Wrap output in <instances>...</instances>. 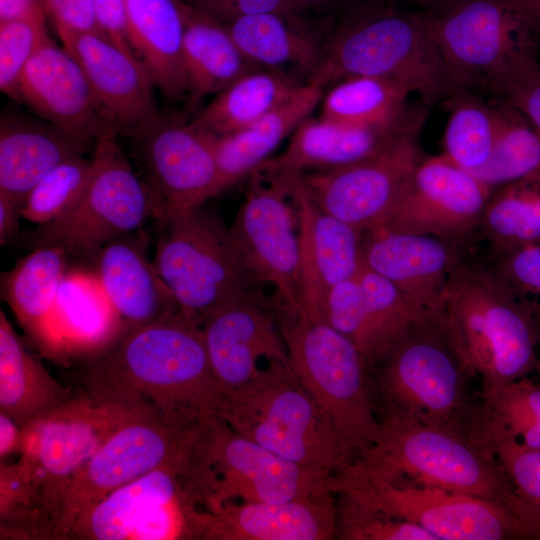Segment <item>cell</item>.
<instances>
[{"instance_id":"cell-1","label":"cell","mask_w":540,"mask_h":540,"mask_svg":"<svg viewBox=\"0 0 540 540\" xmlns=\"http://www.w3.org/2000/svg\"><path fill=\"white\" fill-rule=\"evenodd\" d=\"M84 382L97 402L194 419L217 417L224 396L201 327L181 314L127 330L91 360Z\"/></svg>"},{"instance_id":"cell-2","label":"cell","mask_w":540,"mask_h":540,"mask_svg":"<svg viewBox=\"0 0 540 540\" xmlns=\"http://www.w3.org/2000/svg\"><path fill=\"white\" fill-rule=\"evenodd\" d=\"M324 56L307 83L322 87L358 76L394 80L425 105L453 94L449 74L423 11L346 0Z\"/></svg>"},{"instance_id":"cell-3","label":"cell","mask_w":540,"mask_h":540,"mask_svg":"<svg viewBox=\"0 0 540 540\" xmlns=\"http://www.w3.org/2000/svg\"><path fill=\"white\" fill-rule=\"evenodd\" d=\"M443 332L480 389L540 374V324L471 252L450 273Z\"/></svg>"},{"instance_id":"cell-4","label":"cell","mask_w":540,"mask_h":540,"mask_svg":"<svg viewBox=\"0 0 540 540\" xmlns=\"http://www.w3.org/2000/svg\"><path fill=\"white\" fill-rule=\"evenodd\" d=\"M474 381L444 332L428 324L416 325L370 371L380 423L438 428L471 441L480 403Z\"/></svg>"},{"instance_id":"cell-5","label":"cell","mask_w":540,"mask_h":540,"mask_svg":"<svg viewBox=\"0 0 540 540\" xmlns=\"http://www.w3.org/2000/svg\"><path fill=\"white\" fill-rule=\"evenodd\" d=\"M395 479L491 500L519 518L512 485L496 456L438 428L381 423L376 442L333 475L329 486L335 494L350 484Z\"/></svg>"},{"instance_id":"cell-6","label":"cell","mask_w":540,"mask_h":540,"mask_svg":"<svg viewBox=\"0 0 540 540\" xmlns=\"http://www.w3.org/2000/svg\"><path fill=\"white\" fill-rule=\"evenodd\" d=\"M217 417L275 454L331 475L355 459L290 362H273L253 381L224 393Z\"/></svg>"},{"instance_id":"cell-7","label":"cell","mask_w":540,"mask_h":540,"mask_svg":"<svg viewBox=\"0 0 540 540\" xmlns=\"http://www.w3.org/2000/svg\"><path fill=\"white\" fill-rule=\"evenodd\" d=\"M423 12L453 93H493L536 60L540 13L532 0H447Z\"/></svg>"},{"instance_id":"cell-8","label":"cell","mask_w":540,"mask_h":540,"mask_svg":"<svg viewBox=\"0 0 540 540\" xmlns=\"http://www.w3.org/2000/svg\"><path fill=\"white\" fill-rule=\"evenodd\" d=\"M292 371L356 456L376 442L381 423L370 367L356 346L323 320L276 299Z\"/></svg>"},{"instance_id":"cell-9","label":"cell","mask_w":540,"mask_h":540,"mask_svg":"<svg viewBox=\"0 0 540 540\" xmlns=\"http://www.w3.org/2000/svg\"><path fill=\"white\" fill-rule=\"evenodd\" d=\"M153 221L158 230L153 263L187 321L201 327L217 309L262 293L234 248L229 227L205 204Z\"/></svg>"},{"instance_id":"cell-10","label":"cell","mask_w":540,"mask_h":540,"mask_svg":"<svg viewBox=\"0 0 540 540\" xmlns=\"http://www.w3.org/2000/svg\"><path fill=\"white\" fill-rule=\"evenodd\" d=\"M332 476L275 454L213 416L203 427L185 484L198 507L215 512L236 500L285 502L331 494Z\"/></svg>"},{"instance_id":"cell-11","label":"cell","mask_w":540,"mask_h":540,"mask_svg":"<svg viewBox=\"0 0 540 540\" xmlns=\"http://www.w3.org/2000/svg\"><path fill=\"white\" fill-rule=\"evenodd\" d=\"M209 418L171 416L152 410L132 415L73 480L57 525L58 538H68L78 517L119 487L161 467L186 473Z\"/></svg>"},{"instance_id":"cell-12","label":"cell","mask_w":540,"mask_h":540,"mask_svg":"<svg viewBox=\"0 0 540 540\" xmlns=\"http://www.w3.org/2000/svg\"><path fill=\"white\" fill-rule=\"evenodd\" d=\"M115 137L106 134L94 144L93 174L80 201L56 220L26 233L27 246L56 245L68 256L94 262L109 241L141 229L152 217L146 184L133 171Z\"/></svg>"},{"instance_id":"cell-13","label":"cell","mask_w":540,"mask_h":540,"mask_svg":"<svg viewBox=\"0 0 540 540\" xmlns=\"http://www.w3.org/2000/svg\"><path fill=\"white\" fill-rule=\"evenodd\" d=\"M138 411L97 402L87 394L74 396L22 427L19 463L38 489L57 538L73 480L102 444Z\"/></svg>"},{"instance_id":"cell-14","label":"cell","mask_w":540,"mask_h":540,"mask_svg":"<svg viewBox=\"0 0 540 540\" xmlns=\"http://www.w3.org/2000/svg\"><path fill=\"white\" fill-rule=\"evenodd\" d=\"M185 471L157 468L109 493L83 512L68 538L85 540L201 539V512Z\"/></svg>"},{"instance_id":"cell-15","label":"cell","mask_w":540,"mask_h":540,"mask_svg":"<svg viewBox=\"0 0 540 540\" xmlns=\"http://www.w3.org/2000/svg\"><path fill=\"white\" fill-rule=\"evenodd\" d=\"M229 235L241 261L277 299L300 309L297 216L287 174L254 172Z\"/></svg>"},{"instance_id":"cell-16","label":"cell","mask_w":540,"mask_h":540,"mask_svg":"<svg viewBox=\"0 0 540 540\" xmlns=\"http://www.w3.org/2000/svg\"><path fill=\"white\" fill-rule=\"evenodd\" d=\"M339 491L353 492L419 525L435 540H529L519 518L491 500L405 479L359 482Z\"/></svg>"},{"instance_id":"cell-17","label":"cell","mask_w":540,"mask_h":540,"mask_svg":"<svg viewBox=\"0 0 540 540\" xmlns=\"http://www.w3.org/2000/svg\"><path fill=\"white\" fill-rule=\"evenodd\" d=\"M418 135L406 136L367 159L299 174L318 206L361 232L395 212L422 160Z\"/></svg>"},{"instance_id":"cell-18","label":"cell","mask_w":540,"mask_h":540,"mask_svg":"<svg viewBox=\"0 0 540 540\" xmlns=\"http://www.w3.org/2000/svg\"><path fill=\"white\" fill-rule=\"evenodd\" d=\"M138 141L153 220L202 206L222 192L215 135L191 122L159 118Z\"/></svg>"},{"instance_id":"cell-19","label":"cell","mask_w":540,"mask_h":540,"mask_svg":"<svg viewBox=\"0 0 540 540\" xmlns=\"http://www.w3.org/2000/svg\"><path fill=\"white\" fill-rule=\"evenodd\" d=\"M492 190L443 153L422 158L397 209L380 227L470 244Z\"/></svg>"},{"instance_id":"cell-20","label":"cell","mask_w":540,"mask_h":540,"mask_svg":"<svg viewBox=\"0 0 540 540\" xmlns=\"http://www.w3.org/2000/svg\"><path fill=\"white\" fill-rule=\"evenodd\" d=\"M469 243L431 235L363 232V263L390 281L425 324L443 331L445 290L454 266L470 253Z\"/></svg>"},{"instance_id":"cell-21","label":"cell","mask_w":540,"mask_h":540,"mask_svg":"<svg viewBox=\"0 0 540 540\" xmlns=\"http://www.w3.org/2000/svg\"><path fill=\"white\" fill-rule=\"evenodd\" d=\"M60 39L81 65L112 132L141 138L160 116L153 97L155 84L139 57L101 32L72 33Z\"/></svg>"},{"instance_id":"cell-22","label":"cell","mask_w":540,"mask_h":540,"mask_svg":"<svg viewBox=\"0 0 540 540\" xmlns=\"http://www.w3.org/2000/svg\"><path fill=\"white\" fill-rule=\"evenodd\" d=\"M201 329L210 365L223 393L256 379L261 361L289 363L276 300L263 293L229 303L206 318Z\"/></svg>"},{"instance_id":"cell-23","label":"cell","mask_w":540,"mask_h":540,"mask_svg":"<svg viewBox=\"0 0 540 540\" xmlns=\"http://www.w3.org/2000/svg\"><path fill=\"white\" fill-rule=\"evenodd\" d=\"M287 175L298 225L300 310L324 321L329 290L361 269L363 232L322 210L300 175Z\"/></svg>"},{"instance_id":"cell-24","label":"cell","mask_w":540,"mask_h":540,"mask_svg":"<svg viewBox=\"0 0 540 540\" xmlns=\"http://www.w3.org/2000/svg\"><path fill=\"white\" fill-rule=\"evenodd\" d=\"M18 99L44 121L85 144L115 135L100 113L81 65L50 37L27 64Z\"/></svg>"},{"instance_id":"cell-25","label":"cell","mask_w":540,"mask_h":540,"mask_svg":"<svg viewBox=\"0 0 540 540\" xmlns=\"http://www.w3.org/2000/svg\"><path fill=\"white\" fill-rule=\"evenodd\" d=\"M426 114L424 107H414L403 119L381 126H354L308 117L291 134L285 150L255 172L299 175L367 159L406 136L419 135Z\"/></svg>"},{"instance_id":"cell-26","label":"cell","mask_w":540,"mask_h":540,"mask_svg":"<svg viewBox=\"0 0 540 540\" xmlns=\"http://www.w3.org/2000/svg\"><path fill=\"white\" fill-rule=\"evenodd\" d=\"M204 540H331L337 538L336 494L285 502H231L203 510Z\"/></svg>"},{"instance_id":"cell-27","label":"cell","mask_w":540,"mask_h":540,"mask_svg":"<svg viewBox=\"0 0 540 540\" xmlns=\"http://www.w3.org/2000/svg\"><path fill=\"white\" fill-rule=\"evenodd\" d=\"M143 229L109 241L96 257L97 274L127 330L174 318L178 303L153 262Z\"/></svg>"},{"instance_id":"cell-28","label":"cell","mask_w":540,"mask_h":540,"mask_svg":"<svg viewBox=\"0 0 540 540\" xmlns=\"http://www.w3.org/2000/svg\"><path fill=\"white\" fill-rule=\"evenodd\" d=\"M52 359L95 358L127 328L94 270L67 269L51 316Z\"/></svg>"},{"instance_id":"cell-29","label":"cell","mask_w":540,"mask_h":540,"mask_svg":"<svg viewBox=\"0 0 540 540\" xmlns=\"http://www.w3.org/2000/svg\"><path fill=\"white\" fill-rule=\"evenodd\" d=\"M90 145L48 122L16 115L0 124V195L21 209L36 184L59 164L83 156Z\"/></svg>"},{"instance_id":"cell-30","label":"cell","mask_w":540,"mask_h":540,"mask_svg":"<svg viewBox=\"0 0 540 540\" xmlns=\"http://www.w3.org/2000/svg\"><path fill=\"white\" fill-rule=\"evenodd\" d=\"M224 25L257 68L280 70L289 66L309 78L324 56L326 45L307 16L271 11L246 15Z\"/></svg>"},{"instance_id":"cell-31","label":"cell","mask_w":540,"mask_h":540,"mask_svg":"<svg viewBox=\"0 0 540 540\" xmlns=\"http://www.w3.org/2000/svg\"><path fill=\"white\" fill-rule=\"evenodd\" d=\"M126 26L134 53L168 98L187 92L183 57L184 17L179 0H125Z\"/></svg>"},{"instance_id":"cell-32","label":"cell","mask_w":540,"mask_h":540,"mask_svg":"<svg viewBox=\"0 0 540 540\" xmlns=\"http://www.w3.org/2000/svg\"><path fill=\"white\" fill-rule=\"evenodd\" d=\"M66 250L56 245L33 248L1 274V294L25 334L42 355L52 359L51 316L67 271Z\"/></svg>"},{"instance_id":"cell-33","label":"cell","mask_w":540,"mask_h":540,"mask_svg":"<svg viewBox=\"0 0 540 540\" xmlns=\"http://www.w3.org/2000/svg\"><path fill=\"white\" fill-rule=\"evenodd\" d=\"M324 88L303 84L286 102L250 126L215 136L222 191L252 175L279 144L307 119L323 98Z\"/></svg>"},{"instance_id":"cell-34","label":"cell","mask_w":540,"mask_h":540,"mask_svg":"<svg viewBox=\"0 0 540 540\" xmlns=\"http://www.w3.org/2000/svg\"><path fill=\"white\" fill-rule=\"evenodd\" d=\"M74 397L25 349L0 311V412L21 428Z\"/></svg>"},{"instance_id":"cell-35","label":"cell","mask_w":540,"mask_h":540,"mask_svg":"<svg viewBox=\"0 0 540 540\" xmlns=\"http://www.w3.org/2000/svg\"><path fill=\"white\" fill-rule=\"evenodd\" d=\"M184 17L183 57L193 99L218 94L253 70L226 26L179 0Z\"/></svg>"},{"instance_id":"cell-36","label":"cell","mask_w":540,"mask_h":540,"mask_svg":"<svg viewBox=\"0 0 540 540\" xmlns=\"http://www.w3.org/2000/svg\"><path fill=\"white\" fill-rule=\"evenodd\" d=\"M479 395L475 443L491 452L500 445L540 450V381L524 377Z\"/></svg>"},{"instance_id":"cell-37","label":"cell","mask_w":540,"mask_h":540,"mask_svg":"<svg viewBox=\"0 0 540 540\" xmlns=\"http://www.w3.org/2000/svg\"><path fill=\"white\" fill-rule=\"evenodd\" d=\"M302 85L281 70H253L216 94L191 123L215 136L235 133L286 102Z\"/></svg>"},{"instance_id":"cell-38","label":"cell","mask_w":540,"mask_h":540,"mask_svg":"<svg viewBox=\"0 0 540 540\" xmlns=\"http://www.w3.org/2000/svg\"><path fill=\"white\" fill-rule=\"evenodd\" d=\"M475 237L488 252H500L540 243V173L492 190Z\"/></svg>"},{"instance_id":"cell-39","label":"cell","mask_w":540,"mask_h":540,"mask_svg":"<svg viewBox=\"0 0 540 540\" xmlns=\"http://www.w3.org/2000/svg\"><path fill=\"white\" fill-rule=\"evenodd\" d=\"M497 100L488 104L471 91H458L445 99L450 114L442 153L468 172L488 162L502 133L508 104Z\"/></svg>"},{"instance_id":"cell-40","label":"cell","mask_w":540,"mask_h":540,"mask_svg":"<svg viewBox=\"0 0 540 540\" xmlns=\"http://www.w3.org/2000/svg\"><path fill=\"white\" fill-rule=\"evenodd\" d=\"M411 92L387 78L358 76L333 84L322 102L321 118L346 125L381 126L397 122L414 109Z\"/></svg>"},{"instance_id":"cell-41","label":"cell","mask_w":540,"mask_h":540,"mask_svg":"<svg viewBox=\"0 0 540 540\" xmlns=\"http://www.w3.org/2000/svg\"><path fill=\"white\" fill-rule=\"evenodd\" d=\"M363 294V338L360 353L372 370L418 324H425L396 287L364 263L358 273Z\"/></svg>"},{"instance_id":"cell-42","label":"cell","mask_w":540,"mask_h":540,"mask_svg":"<svg viewBox=\"0 0 540 540\" xmlns=\"http://www.w3.org/2000/svg\"><path fill=\"white\" fill-rule=\"evenodd\" d=\"M470 173L493 189L540 173V129L508 104L506 123L490 159Z\"/></svg>"},{"instance_id":"cell-43","label":"cell","mask_w":540,"mask_h":540,"mask_svg":"<svg viewBox=\"0 0 540 540\" xmlns=\"http://www.w3.org/2000/svg\"><path fill=\"white\" fill-rule=\"evenodd\" d=\"M93 168L92 157L78 156L59 164L31 190L22 218L39 226L67 213L85 194Z\"/></svg>"},{"instance_id":"cell-44","label":"cell","mask_w":540,"mask_h":540,"mask_svg":"<svg viewBox=\"0 0 540 540\" xmlns=\"http://www.w3.org/2000/svg\"><path fill=\"white\" fill-rule=\"evenodd\" d=\"M337 538L341 540H435L419 525L350 491L336 493Z\"/></svg>"},{"instance_id":"cell-45","label":"cell","mask_w":540,"mask_h":540,"mask_svg":"<svg viewBox=\"0 0 540 540\" xmlns=\"http://www.w3.org/2000/svg\"><path fill=\"white\" fill-rule=\"evenodd\" d=\"M47 16L38 6L15 18L0 21V89L18 99L24 70L38 49L49 38Z\"/></svg>"},{"instance_id":"cell-46","label":"cell","mask_w":540,"mask_h":540,"mask_svg":"<svg viewBox=\"0 0 540 540\" xmlns=\"http://www.w3.org/2000/svg\"><path fill=\"white\" fill-rule=\"evenodd\" d=\"M492 453L510 480L529 540H540V450L500 445Z\"/></svg>"},{"instance_id":"cell-47","label":"cell","mask_w":540,"mask_h":540,"mask_svg":"<svg viewBox=\"0 0 540 540\" xmlns=\"http://www.w3.org/2000/svg\"><path fill=\"white\" fill-rule=\"evenodd\" d=\"M482 263L540 324V243L488 252Z\"/></svg>"},{"instance_id":"cell-48","label":"cell","mask_w":540,"mask_h":540,"mask_svg":"<svg viewBox=\"0 0 540 540\" xmlns=\"http://www.w3.org/2000/svg\"><path fill=\"white\" fill-rule=\"evenodd\" d=\"M493 95L507 102L540 129V64L537 59L507 76Z\"/></svg>"},{"instance_id":"cell-49","label":"cell","mask_w":540,"mask_h":540,"mask_svg":"<svg viewBox=\"0 0 540 540\" xmlns=\"http://www.w3.org/2000/svg\"><path fill=\"white\" fill-rule=\"evenodd\" d=\"M59 35L101 32L91 0H40Z\"/></svg>"},{"instance_id":"cell-50","label":"cell","mask_w":540,"mask_h":540,"mask_svg":"<svg viewBox=\"0 0 540 540\" xmlns=\"http://www.w3.org/2000/svg\"><path fill=\"white\" fill-rule=\"evenodd\" d=\"M192 9L228 24L240 17L271 11L291 12L286 0H181ZM293 13V12H292Z\"/></svg>"},{"instance_id":"cell-51","label":"cell","mask_w":540,"mask_h":540,"mask_svg":"<svg viewBox=\"0 0 540 540\" xmlns=\"http://www.w3.org/2000/svg\"><path fill=\"white\" fill-rule=\"evenodd\" d=\"M91 2L104 34L125 51L135 54L127 33L125 0H91Z\"/></svg>"},{"instance_id":"cell-52","label":"cell","mask_w":540,"mask_h":540,"mask_svg":"<svg viewBox=\"0 0 540 540\" xmlns=\"http://www.w3.org/2000/svg\"><path fill=\"white\" fill-rule=\"evenodd\" d=\"M22 209L12 200L0 195V242L8 244L19 236V222Z\"/></svg>"},{"instance_id":"cell-53","label":"cell","mask_w":540,"mask_h":540,"mask_svg":"<svg viewBox=\"0 0 540 540\" xmlns=\"http://www.w3.org/2000/svg\"><path fill=\"white\" fill-rule=\"evenodd\" d=\"M21 426L10 416L0 412V458L1 461L20 449Z\"/></svg>"},{"instance_id":"cell-54","label":"cell","mask_w":540,"mask_h":540,"mask_svg":"<svg viewBox=\"0 0 540 540\" xmlns=\"http://www.w3.org/2000/svg\"><path fill=\"white\" fill-rule=\"evenodd\" d=\"M342 0H286L289 10L293 13L307 16L313 12L325 11Z\"/></svg>"},{"instance_id":"cell-55","label":"cell","mask_w":540,"mask_h":540,"mask_svg":"<svg viewBox=\"0 0 540 540\" xmlns=\"http://www.w3.org/2000/svg\"><path fill=\"white\" fill-rule=\"evenodd\" d=\"M41 6L40 0H0V21L23 15Z\"/></svg>"},{"instance_id":"cell-56","label":"cell","mask_w":540,"mask_h":540,"mask_svg":"<svg viewBox=\"0 0 540 540\" xmlns=\"http://www.w3.org/2000/svg\"><path fill=\"white\" fill-rule=\"evenodd\" d=\"M342 1H345V0H342ZM370 1L383 2V3H389V4H396L397 2H408V3H411L413 5L420 7L422 9L421 11H427L441 5L447 0H370Z\"/></svg>"},{"instance_id":"cell-57","label":"cell","mask_w":540,"mask_h":540,"mask_svg":"<svg viewBox=\"0 0 540 540\" xmlns=\"http://www.w3.org/2000/svg\"><path fill=\"white\" fill-rule=\"evenodd\" d=\"M532 2L534 3V5L536 6L537 10L540 13V0H532Z\"/></svg>"},{"instance_id":"cell-58","label":"cell","mask_w":540,"mask_h":540,"mask_svg":"<svg viewBox=\"0 0 540 540\" xmlns=\"http://www.w3.org/2000/svg\"><path fill=\"white\" fill-rule=\"evenodd\" d=\"M537 377L539 378V381H540V374Z\"/></svg>"}]
</instances>
